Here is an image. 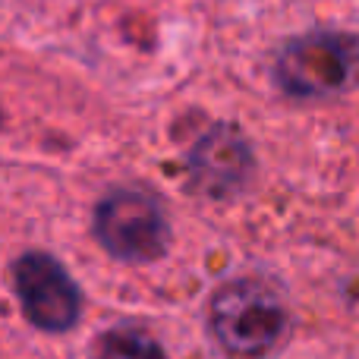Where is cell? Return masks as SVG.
Listing matches in <instances>:
<instances>
[{"label":"cell","instance_id":"1","mask_svg":"<svg viewBox=\"0 0 359 359\" xmlns=\"http://www.w3.org/2000/svg\"><path fill=\"white\" fill-rule=\"evenodd\" d=\"M211 328L233 359H262L284 337L287 309L271 287L259 280H236L211 303Z\"/></svg>","mask_w":359,"mask_h":359},{"label":"cell","instance_id":"2","mask_svg":"<svg viewBox=\"0 0 359 359\" xmlns=\"http://www.w3.org/2000/svg\"><path fill=\"white\" fill-rule=\"evenodd\" d=\"M278 82L299 98H331L359 82V38L347 32H312L278 57Z\"/></svg>","mask_w":359,"mask_h":359},{"label":"cell","instance_id":"3","mask_svg":"<svg viewBox=\"0 0 359 359\" xmlns=\"http://www.w3.org/2000/svg\"><path fill=\"white\" fill-rule=\"evenodd\" d=\"M95 233L123 262H151L168 249V221L161 205L145 192H111L95 211Z\"/></svg>","mask_w":359,"mask_h":359},{"label":"cell","instance_id":"4","mask_svg":"<svg viewBox=\"0 0 359 359\" xmlns=\"http://www.w3.org/2000/svg\"><path fill=\"white\" fill-rule=\"evenodd\" d=\"M16 293L25 316L44 331H67L79 316V290L50 255L29 252L16 265Z\"/></svg>","mask_w":359,"mask_h":359},{"label":"cell","instance_id":"5","mask_svg":"<svg viewBox=\"0 0 359 359\" xmlns=\"http://www.w3.org/2000/svg\"><path fill=\"white\" fill-rule=\"evenodd\" d=\"M192 180L208 192H227L243 183L249 170V145L233 126H215L189 155Z\"/></svg>","mask_w":359,"mask_h":359},{"label":"cell","instance_id":"6","mask_svg":"<svg viewBox=\"0 0 359 359\" xmlns=\"http://www.w3.org/2000/svg\"><path fill=\"white\" fill-rule=\"evenodd\" d=\"M98 359H168L151 334L139 328L107 331L98 347Z\"/></svg>","mask_w":359,"mask_h":359}]
</instances>
